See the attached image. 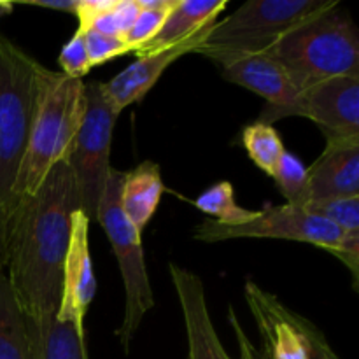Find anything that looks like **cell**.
<instances>
[{
	"instance_id": "obj_1",
	"label": "cell",
	"mask_w": 359,
	"mask_h": 359,
	"mask_svg": "<svg viewBox=\"0 0 359 359\" xmlns=\"http://www.w3.org/2000/svg\"><path fill=\"white\" fill-rule=\"evenodd\" d=\"M76 210L79 198L72 167L69 160H60L35 191L20 196L7 216V279L28 318L58 312Z\"/></svg>"
},
{
	"instance_id": "obj_2",
	"label": "cell",
	"mask_w": 359,
	"mask_h": 359,
	"mask_svg": "<svg viewBox=\"0 0 359 359\" xmlns=\"http://www.w3.org/2000/svg\"><path fill=\"white\" fill-rule=\"evenodd\" d=\"M262 55L279 63L300 91L333 77L359 76L358 28L339 6L302 21Z\"/></svg>"
},
{
	"instance_id": "obj_3",
	"label": "cell",
	"mask_w": 359,
	"mask_h": 359,
	"mask_svg": "<svg viewBox=\"0 0 359 359\" xmlns=\"http://www.w3.org/2000/svg\"><path fill=\"white\" fill-rule=\"evenodd\" d=\"M84 107L86 91L83 79H72L39 63L35 111L27 154L18 177V200L35 191L53 165L69 160Z\"/></svg>"
},
{
	"instance_id": "obj_4",
	"label": "cell",
	"mask_w": 359,
	"mask_h": 359,
	"mask_svg": "<svg viewBox=\"0 0 359 359\" xmlns=\"http://www.w3.org/2000/svg\"><path fill=\"white\" fill-rule=\"evenodd\" d=\"M39 62L0 34V210L16 207V186L35 111Z\"/></svg>"
},
{
	"instance_id": "obj_5",
	"label": "cell",
	"mask_w": 359,
	"mask_h": 359,
	"mask_svg": "<svg viewBox=\"0 0 359 359\" xmlns=\"http://www.w3.org/2000/svg\"><path fill=\"white\" fill-rule=\"evenodd\" d=\"M335 6L337 0H249L228 18L214 21L195 53L217 67L262 55L293 27Z\"/></svg>"
},
{
	"instance_id": "obj_6",
	"label": "cell",
	"mask_w": 359,
	"mask_h": 359,
	"mask_svg": "<svg viewBox=\"0 0 359 359\" xmlns=\"http://www.w3.org/2000/svg\"><path fill=\"white\" fill-rule=\"evenodd\" d=\"M125 172L111 168L104 195L97 210V223L104 228L112 245L125 284V316L116 332L123 349L128 353L144 316L154 307V294L144 262L140 231L130 223L121 209V182Z\"/></svg>"
},
{
	"instance_id": "obj_7",
	"label": "cell",
	"mask_w": 359,
	"mask_h": 359,
	"mask_svg": "<svg viewBox=\"0 0 359 359\" xmlns=\"http://www.w3.org/2000/svg\"><path fill=\"white\" fill-rule=\"evenodd\" d=\"M86 107L74 139L69 163L76 179L79 210L90 221H97L98 203L111 174V144L119 112L105 95L100 81L84 83Z\"/></svg>"
},
{
	"instance_id": "obj_8",
	"label": "cell",
	"mask_w": 359,
	"mask_h": 359,
	"mask_svg": "<svg viewBox=\"0 0 359 359\" xmlns=\"http://www.w3.org/2000/svg\"><path fill=\"white\" fill-rule=\"evenodd\" d=\"M196 241L219 242L230 238H279L312 244L332 255L340 244L342 231L335 224L307 212L304 207H266L238 226H224L217 221H203L193 233Z\"/></svg>"
},
{
	"instance_id": "obj_9",
	"label": "cell",
	"mask_w": 359,
	"mask_h": 359,
	"mask_svg": "<svg viewBox=\"0 0 359 359\" xmlns=\"http://www.w3.org/2000/svg\"><path fill=\"white\" fill-rule=\"evenodd\" d=\"M314 121L326 139H359V76L333 77L300 91L284 118Z\"/></svg>"
},
{
	"instance_id": "obj_10",
	"label": "cell",
	"mask_w": 359,
	"mask_h": 359,
	"mask_svg": "<svg viewBox=\"0 0 359 359\" xmlns=\"http://www.w3.org/2000/svg\"><path fill=\"white\" fill-rule=\"evenodd\" d=\"M245 302L255 318L263 351L270 359H309L304 316L294 314L276 294L258 284L245 283Z\"/></svg>"
},
{
	"instance_id": "obj_11",
	"label": "cell",
	"mask_w": 359,
	"mask_h": 359,
	"mask_svg": "<svg viewBox=\"0 0 359 359\" xmlns=\"http://www.w3.org/2000/svg\"><path fill=\"white\" fill-rule=\"evenodd\" d=\"M97 293V280L90 256V221L81 210L72 214L70 242L62 273V297L56 318L70 321L84 333V316Z\"/></svg>"
},
{
	"instance_id": "obj_12",
	"label": "cell",
	"mask_w": 359,
	"mask_h": 359,
	"mask_svg": "<svg viewBox=\"0 0 359 359\" xmlns=\"http://www.w3.org/2000/svg\"><path fill=\"white\" fill-rule=\"evenodd\" d=\"M224 81L248 88L265 98L259 123L272 125L284 119L287 109L297 102L300 90L293 84L283 67L266 55H249L219 67Z\"/></svg>"
},
{
	"instance_id": "obj_13",
	"label": "cell",
	"mask_w": 359,
	"mask_h": 359,
	"mask_svg": "<svg viewBox=\"0 0 359 359\" xmlns=\"http://www.w3.org/2000/svg\"><path fill=\"white\" fill-rule=\"evenodd\" d=\"M168 272L184 318L188 359H231L214 330L202 279L174 263H170Z\"/></svg>"
},
{
	"instance_id": "obj_14",
	"label": "cell",
	"mask_w": 359,
	"mask_h": 359,
	"mask_svg": "<svg viewBox=\"0 0 359 359\" xmlns=\"http://www.w3.org/2000/svg\"><path fill=\"white\" fill-rule=\"evenodd\" d=\"M346 196H359V139H326L321 156L307 167L305 203Z\"/></svg>"
},
{
	"instance_id": "obj_15",
	"label": "cell",
	"mask_w": 359,
	"mask_h": 359,
	"mask_svg": "<svg viewBox=\"0 0 359 359\" xmlns=\"http://www.w3.org/2000/svg\"><path fill=\"white\" fill-rule=\"evenodd\" d=\"M212 25H210V27H212ZM210 27L205 28L203 32H200L195 37L181 42V44H175L172 46V48H165L161 49V51L151 53V55L137 56V60L132 65H128L125 70H121V72H119L118 76L112 77L109 83H102L105 95H107V98L111 100V104L114 105L116 111L121 114L126 107L142 100V98L153 90V86L158 83V79L163 76L165 70H167L175 60L184 56L186 53H195V49L202 44L203 39L209 34Z\"/></svg>"
},
{
	"instance_id": "obj_16",
	"label": "cell",
	"mask_w": 359,
	"mask_h": 359,
	"mask_svg": "<svg viewBox=\"0 0 359 359\" xmlns=\"http://www.w3.org/2000/svg\"><path fill=\"white\" fill-rule=\"evenodd\" d=\"M226 6L228 0H177L160 32L135 55H151L195 37L209 28Z\"/></svg>"
},
{
	"instance_id": "obj_17",
	"label": "cell",
	"mask_w": 359,
	"mask_h": 359,
	"mask_svg": "<svg viewBox=\"0 0 359 359\" xmlns=\"http://www.w3.org/2000/svg\"><path fill=\"white\" fill-rule=\"evenodd\" d=\"M32 359H88L84 333L70 321H60L56 314L28 318Z\"/></svg>"
},
{
	"instance_id": "obj_18",
	"label": "cell",
	"mask_w": 359,
	"mask_h": 359,
	"mask_svg": "<svg viewBox=\"0 0 359 359\" xmlns=\"http://www.w3.org/2000/svg\"><path fill=\"white\" fill-rule=\"evenodd\" d=\"M161 195L163 179L160 167L154 161H142L123 175L121 209L140 233L156 212Z\"/></svg>"
},
{
	"instance_id": "obj_19",
	"label": "cell",
	"mask_w": 359,
	"mask_h": 359,
	"mask_svg": "<svg viewBox=\"0 0 359 359\" xmlns=\"http://www.w3.org/2000/svg\"><path fill=\"white\" fill-rule=\"evenodd\" d=\"M0 359H32L27 314L0 270Z\"/></svg>"
},
{
	"instance_id": "obj_20",
	"label": "cell",
	"mask_w": 359,
	"mask_h": 359,
	"mask_svg": "<svg viewBox=\"0 0 359 359\" xmlns=\"http://www.w3.org/2000/svg\"><path fill=\"white\" fill-rule=\"evenodd\" d=\"M139 13V0H81L76 13L77 28L125 39Z\"/></svg>"
},
{
	"instance_id": "obj_21",
	"label": "cell",
	"mask_w": 359,
	"mask_h": 359,
	"mask_svg": "<svg viewBox=\"0 0 359 359\" xmlns=\"http://www.w3.org/2000/svg\"><path fill=\"white\" fill-rule=\"evenodd\" d=\"M195 207L203 214H209L224 226H238L256 216V210L244 209L235 200L233 186L228 181L216 182L195 200Z\"/></svg>"
},
{
	"instance_id": "obj_22",
	"label": "cell",
	"mask_w": 359,
	"mask_h": 359,
	"mask_svg": "<svg viewBox=\"0 0 359 359\" xmlns=\"http://www.w3.org/2000/svg\"><path fill=\"white\" fill-rule=\"evenodd\" d=\"M242 146L248 151L249 158L270 177L273 175L280 156L284 154V144L279 132L272 125L251 123L242 130Z\"/></svg>"
},
{
	"instance_id": "obj_23",
	"label": "cell",
	"mask_w": 359,
	"mask_h": 359,
	"mask_svg": "<svg viewBox=\"0 0 359 359\" xmlns=\"http://www.w3.org/2000/svg\"><path fill=\"white\" fill-rule=\"evenodd\" d=\"M175 4L177 0H139V16L123 39L130 53L139 51L160 32Z\"/></svg>"
},
{
	"instance_id": "obj_24",
	"label": "cell",
	"mask_w": 359,
	"mask_h": 359,
	"mask_svg": "<svg viewBox=\"0 0 359 359\" xmlns=\"http://www.w3.org/2000/svg\"><path fill=\"white\" fill-rule=\"evenodd\" d=\"M272 177L290 205H304L307 195V167L293 153L284 151Z\"/></svg>"
},
{
	"instance_id": "obj_25",
	"label": "cell",
	"mask_w": 359,
	"mask_h": 359,
	"mask_svg": "<svg viewBox=\"0 0 359 359\" xmlns=\"http://www.w3.org/2000/svg\"><path fill=\"white\" fill-rule=\"evenodd\" d=\"M304 209L335 224L342 233L359 231V196L319 200V202L305 203Z\"/></svg>"
},
{
	"instance_id": "obj_26",
	"label": "cell",
	"mask_w": 359,
	"mask_h": 359,
	"mask_svg": "<svg viewBox=\"0 0 359 359\" xmlns=\"http://www.w3.org/2000/svg\"><path fill=\"white\" fill-rule=\"evenodd\" d=\"M58 63L60 67H62L60 72L67 77H72V79H83V77L90 72L91 65L90 58H88L83 30L77 28L76 34L70 37V41L67 42L65 46H63L58 56Z\"/></svg>"
},
{
	"instance_id": "obj_27",
	"label": "cell",
	"mask_w": 359,
	"mask_h": 359,
	"mask_svg": "<svg viewBox=\"0 0 359 359\" xmlns=\"http://www.w3.org/2000/svg\"><path fill=\"white\" fill-rule=\"evenodd\" d=\"M83 34L91 67L102 65V63L109 62V60H114L118 56L130 53L123 39L111 37V35L100 34L97 30H83Z\"/></svg>"
},
{
	"instance_id": "obj_28",
	"label": "cell",
	"mask_w": 359,
	"mask_h": 359,
	"mask_svg": "<svg viewBox=\"0 0 359 359\" xmlns=\"http://www.w3.org/2000/svg\"><path fill=\"white\" fill-rule=\"evenodd\" d=\"M335 258H339L347 269L353 273L354 290H358L359 280V231L353 233H342L340 244L335 251L332 252Z\"/></svg>"
},
{
	"instance_id": "obj_29",
	"label": "cell",
	"mask_w": 359,
	"mask_h": 359,
	"mask_svg": "<svg viewBox=\"0 0 359 359\" xmlns=\"http://www.w3.org/2000/svg\"><path fill=\"white\" fill-rule=\"evenodd\" d=\"M305 335H307L309 359H339L321 330L309 319H305Z\"/></svg>"
},
{
	"instance_id": "obj_30",
	"label": "cell",
	"mask_w": 359,
	"mask_h": 359,
	"mask_svg": "<svg viewBox=\"0 0 359 359\" xmlns=\"http://www.w3.org/2000/svg\"><path fill=\"white\" fill-rule=\"evenodd\" d=\"M228 321H230L231 330H233L235 337H237L238 342V359H270L266 356V353L263 349H258V347L252 344V340L245 335L244 326L238 321L237 314L233 312V309L228 311Z\"/></svg>"
},
{
	"instance_id": "obj_31",
	"label": "cell",
	"mask_w": 359,
	"mask_h": 359,
	"mask_svg": "<svg viewBox=\"0 0 359 359\" xmlns=\"http://www.w3.org/2000/svg\"><path fill=\"white\" fill-rule=\"evenodd\" d=\"M81 0H35V2H28L30 6L44 7V9L62 11V13H69L76 16L77 9H79Z\"/></svg>"
},
{
	"instance_id": "obj_32",
	"label": "cell",
	"mask_w": 359,
	"mask_h": 359,
	"mask_svg": "<svg viewBox=\"0 0 359 359\" xmlns=\"http://www.w3.org/2000/svg\"><path fill=\"white\" fill-rule=\"evenodd\" d=\"M6 238H7V214L0 210V270H6Z\"/></svg>"
}]
</instances>
